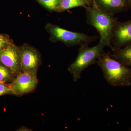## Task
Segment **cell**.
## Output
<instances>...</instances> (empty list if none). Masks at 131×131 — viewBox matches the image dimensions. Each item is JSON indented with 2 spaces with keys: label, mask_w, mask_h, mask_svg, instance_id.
Instances as JSON below:
<instances>
[{
  "label": "cell",
  "mask_w": 131,
  "mask_h": 131,
  "mask_svg": "<svg viewBox=\"0 0 131 131\" xmlns=\"http://www.w3.org/2000/svg\"><path fill=\"white\" fill-rule=\"evenodd\" d=\"M0 63L8 69L15 77L22 72L19 47L13 43L1 51Z\"/></svg>",
  "instance_id": "cell-7"
},
{
  "label": "cell",
  "mask_w": 131,
  "mask_h": 131,
  "mask_svg": "<svg viewBox=\"0 0 131 131\" xmlns=\"http://www.w3.org/2000/svg\"><path fill=\"white\" fill-rule=\"evenodd\" d=\"M38 84L37 74L22 71L10 83L11 93L17 96H21L32 92Z\"/></svg>",
  "instance_id": "cell-6"
},
{
  "label": "cell",
  "mask_w": 131,
  "mask_h": 131,
  "mask_svg": "<svg viewBox=\"0 0 131 131\" xmlns=\"http://www.w3.org/2000/svg\"><path fill=\"white\" fill-rule=\"evenodd\" d=\"M91 6L113 16L131 8L127 0H94Z\"/></svg>",
  "instance_id": "cell-9"
},
{
  "label": "cell",
  "mask_w": 131,
  "mask_h": 131,
  "mask_svg": "<svg viewBox=\"0 0 131 131\" xmlns=\"http://www.w3.org/2000/svg\"><path fill=\"white\" fill-rule=\"evenodd\" d=\"M111 43L114 50L131 43V20L116 22L112 32Z\"/></svg>",
  "instance_id": "cell-8"
},
{
  "label": "cell",
  "mask_w": 131,
  "mask_h": 131,
  "mask_svg": "<svg viewBox=\"0 0 131 131\" xmlns=\"http://www.w3.org/2000/svg\"><path fill=\"white\" fill-rule=\"evenodd\" d=\"M86 4L87 6H92L94 0H82Z\"/></svg>",
  "instance_id": "cell-16"
},
{
  "label": "cell",
  "mask_w": 131,
  "mask_h": 131,
  "mask_svg": "<svg viewBox=\"0 0 131 131\" xmlns=\"http://www.w3.org/2000/svg\"><path fill=\"white\" fill-rule=\"evenodd\" d=\"M45 28L50 35V40L53 43L61 42L69 47L88 44L94 42L97 37L89 36L83 33L71 31L57 25L49 23Z\"/></svg>",
  "instance_id": "cell-4"
},
{
  "label": "cell",
  "mask_w": 131,
  "mask_h": 131,
  "mask_svg": "<svg viewBox=\"0 0 131 131\" xmlns=\"http://www.w3.org/2000/svg\"><path fill=\"white\" fill-rule=\"evenodd\" d=\"M106 46L100 42L92 47H89L88 44L80 45L77 57L68 68L74 81H77L81 78V74L84 70L97 63L98 58Z\"/></svg>",
  "instance_id": "cell-3"
},
{
  "label": "cell",
  "mask_w": 131,
  "mask_h": 131,
  "mask_svg": "<svg viewBox=\"0 0 131 131\" xmlns=\"http://www.w3.org/2000/svg\"><path fill=\"white\" fill-rule=\"evenodd\" d=\"M19 47L22 71L37 74L42 62L39 52L35 47L27 43Z\"/></svg>",
  "instance_id": "cell-5"
},
{
  "label": "cell",
  "mask_w": 131,
  "mask_h": 131,
  "mask_svg": "<svg viewBox=\"0 0 131 131\" xmlns=\"http://www.w3.org/2000/svg\"><path fill=\"white\" fill-rule=\"evenodd\" d=\"M13 43L8 35L0 34V51L7 46Z\"/></svg>",
  "instance_id": "cell-14"
},
{
  "label": "cell",
  "mask_w": 131,
  "mask_h": 131,
  "mask_svg": "<svg viewBox=\"0 0 131 131\" xmlns=\"http://www.w3.org/2000/svg\"><path fill=\"white\" fill-rule=\"evenodd\" d=\"M97 63L101 69L108 83L113 87L131 85V68L113 58L110 53L102 52Z\"/></svg>",
  "instance_id": "cell-1"
},
{
  "label": "cell",
  "mask_w": 131,
  "mask_h": 131,
  "mask_svg": "<svg viewBox=\"0 0 131 131\" xmlns=\"http://www.w3.org/2000/svg\"><path fill=\"white\" fill-rule=\"evenodd\" d=\"M111 57L122 64L131 68V43L120 49L113 51Z\"/></svg>",
  "instance_id": "cell-10"
},
{
  "label": "cell",
  "mask_w": 131,
  "mask_h": 131,
  "mask_svg": "<svg viewBox=\"0 0 131 131\" xmlns=\"http://www.w3.org/2000/svg\"><path fill=\"white\" fill-rule=\"evenodd\" d=\"M42 6L50 12H57L61 0H36Z\"/></svg>",
  "instance_id": "cell-12"
},
{
  "label": "cell",
  "mask_w": 131,
  "mask_h": 131,
  "mask_svg": "<svg viewBox=\"0 0 131 131\" xmlns=\"http://www.w3.org/2000/svg\"><path fill=\"white\" fill-rule=\"evenodd\" d=\"M15 77L10 70L0 63V83H5L7 82L13 81Z\"/></svg>",
  "instance_id": "cell-13"
},
{
  "label": "cell",
  "mask_w": 131,
  "mask_h": 131,
  "mask_svg": "<svg viewBox=\"0 0 131 131\" xmlns=\"http://www.w3.org/2000/svg\"><path fill=\"white\" fill-rule=\"evenodd\" d=\"M86 3L82 0H61V3L57 12L60 13L77 7H85Z\"/></svg>",
  "instance_id": "cell-11"
},
{
  "label": "cell",
  "mask_w": 131,
  "mask_h": 131,
  "mask_svg": "<svg viewBox=\"0 0 131 131\" xmlns=\"http://www.w3.org/2000/svg\"><path fill=\"white\" fill-rule=\"evenodd\" d=\"M128 1V2H129V4H130V5L131 6V0H127Z\"/></svg>",
  "instance_id": "cell-17"
},
{
  "label": "cell",
  "mask_w": 131,
  "mask_h": 131,
  "mask_svg": "<svg viewBox=\"0 0 131 131\" xmlns=\"http://www.w3.org/2000/svg\"><path fill=\"white\" fill-rule=\"evenodd\" d=\"M7 94H12L10 84H6L0 83V96Z\"/></svg>",
  "instance_id": "cell-15"
},
{
  "label": "cell",
  "mask_w": 131,
  "mask_h": 131,
  "mask_svg": "<svg viewBox=\"0 0 131 131\" xmlns=\"http://www.w3.org/2000/svg\"><path fill=\"white\" fill-rule=\"evenodd\" d=\"M86 9L87 23L96 29L100 35V42L114 49L111 43L112 32L118 21L117 18L91 6L84 7Z\"/></svg>",
  "instance_id": "cell-2"
}]
</instances>
